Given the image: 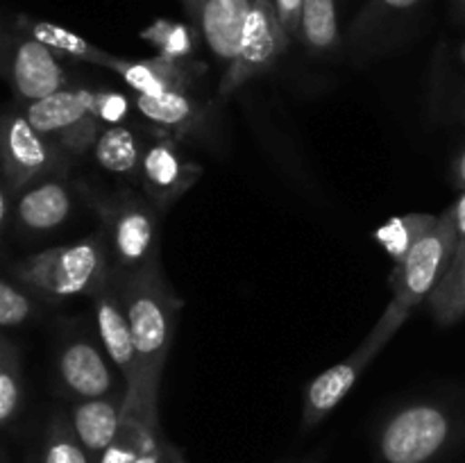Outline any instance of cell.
Returning a JSON list of instances; mask_svg holds the SVG:
<instances>
[{"instance_id": "6", "label": "cell", "mask_w": 465, "mask_h": 463, "mask_svg": "<svg viewBox=\"0 0 465 463\" xmlns=\"http://www.w3.org/2000/svg\"><path fill=\"white\" fill-rule=\"evenodd\" d=\"M289 44L291 39L282 27L280 18H277L275 3L272 0H254L248 21H245L243 34H241L236 57L225 68L221 84H218L221 98H230L250 80L271 73L282 59V54L289 50Z\"/></svg>"}, {"instance_id": "33", "label": "cell", "mask_w": 465, "mask_h": 463, "mask_svg": "<svg viewBox=\"0 0 465 463\" xmlns=\"http://www.w3.org/2000/svg\"><path fill=\"white\" fill-rule=\"evenodd\" d=\"M450 216H452L454 227H457V236H459V243H465V191L461 198L448 209Z\"/></svg>"}, {"instance_id": "13", "label": "cell", "mask_w": 465, "mask_h": 463, "mask_svg": "<svg viewBox=\"0 0 465 463\" xmlns=\"http://www.w3.org/2000/svg\"><path fill=\"white\" fill-rule=\"evenodd\" d=\"M366 368L368 363L357 352H352L345 361L327 368L316 379H312V384L304 389L302 429H313L318 422L325 420L343 402L345 395L352 390V386L357 384V379Z\"/></svg>"}, {"instance_id": "14", "label": "cell", "mask_w": 465, "mask_h": 463, "mask_svg": "<svg viewBox=\"0 0 465 463\" xmlns=\"http://www.w3.org/2000/svg\"><path fill=\"white\" fill-rule=\"evenodd\" d=\"M64 68L48 45L41 41H23L14 57V84L27 100H41L54 91L64 89Z\"/></svg>"}, {"instance_id": "34", "label": "cell", "mask_w": 465, "mask_h": 463, "mask_svg": "<svg viewBox=\"0 0 465 463\" xmlns=\"http://www.w3.org/2000/svg\"><path fill=\"white\" fill-rule=\"evenodd\" d=\"M452 180H454V186H457V189L465 191V148L457 154V159H454Z\"/></svg>"}, {"instance_id": "17", "label": "cell", "mask_w": 465, "mask_h": 463, "mask_svg": "<svg viewBox=\"0 0 465 463\" xmlns=\"http://www.w3.org/2000/svg\"><path fill=\"white\" fill-rule=\"evenodd\" d=\"M145 143L127 125H104L94 145V157L103 171L141 184V162Z\"/></svg>"}, {"instance_id": "2", "label": "cell", "mask_w": 465, "mask_h": 463, "mask_svg": "<svg viewBox=\"0 0 465 463\" xmlns=\"http://www.w3.org/2000/svg\"><path fill=\"white\" fill-rule=\"evenodd\" d=\"M457 248V227H454L450 212H443L439 216V222L413 245L411 252L402 261L395 263L393 275H391L393 298H391L389 307L381 313L380 320L375 322L371 334L366 336V340L354 350L368 366L386 348V343L398 334V330L407 322L413 309L427 302L431 291L439 286V281L448 272Z\"/></svg>"}, {"instance_id": "31", "label": "cell", "mask_w": 465, "mask_h": 463, "mask_svg": "<svg viewBox=\"0 0 465 463\" xmlns=\"http://www.w3.org/2000/svg\"><path fill=\"white\" fill-rule=\"evenodd\" d=\"M18 404V384L12 372H0V422L7 420Z\"/></svg>"}, {"instance_id": "29", "label": "cell", "mask_w": 465, "mask_h": 463, "mask_svg": "<svg viewBox=\"0 0 465 463\" xmlns=\"http://www.w3.org/2000/svg\"><path fill=\"white\" fill-rule=\"evenodd\" d=\"M30 316V300L7 281H0V327H12Z\"/></svg>"}, {"instance_id": "12", "label": "cell", "mask_w": 465, "mask_h": 463, "mask_svg": "<svg viewBox=\"0 0 465 463\" xmlns=\"http://www.w3.org/2000/svg\"><path fill=\"white\" fill-rule=\"evenodd\" d=\"M252 5L254 0H203L195 12L204 44L227 66L236 57Z\"/></svg>"}, {"instance_id": "4", "label": "cell", "mask_w": 465, "mask_h": 463, "mask_svg": "<svg viewBox=\"0 0 465 463\" xmlns=\"http://www.w3.org/2000/svg\"><path fill=\"white\" fill-rule=\"evenodd\" d=\"M457 422L445 404L418 399L391 413L377 434L381 463H431L450 448Z\"/></svg>"}, {"instance_id": "37", "label": "cell", "mask_w": 465, "mask_h": 463, "mask_svg": "<svg viewBox=\"0 0 465 463\" xmlns=\"http://www.w3.org/2000/svg\"><path fill=\"white\" fill-rule=\"evenodd\" d=\"M168 463H184V461H182V454L175 452V454H173V458H171V461H168Z\"/></svg>"}, {"instance_id": "21", "label": "cell", "mask_w": 465, "mask_h": 463, "mask_svg": "<svg viewBox=\"0 0 465 463\" xmlns=\"http://www.w3.org/2000/svg\"><path fill=\"white\" fill-rule=\"evenodd\" d=\"M436 222H439V216L434 213H404L377 227L375 241L386 250L393 263H400Z\"/></svg>"}, {"instance_id": "19", "label": "cell", "mask_w": 465, "mask_h": 463, "mask_svg": "<svg viewBox=\"0 0 465 463\" xmlns=\"http://www.w3.org/2000/svg\"><path fill=\"white\" fill-rule=\"evenodd\" d=\"M5 141H7L9 162L16 166L23 177L45 171L54 162V154L45 143V136L36 132L27 118H12L7 132H5Z\"/></svg>"}, {"instance_id": "35", "label": "cell", "mask_w": 465, "mask_h": 463, "mask_svg": "<svg viewBox=\"0 0 465 463\" xmlns=\"http://www.w3.org/2000/svg\"><path fill=\"white\" fill-rule=\"evenodd\" d=\"M182 3H186V7H189L191 12H198V7H200V3H203V0H182Z\"/></svg>"}, {"instance_id": "26", "label": "cell", "mask_w": 465, "mask_h": 463, "mask_svg": "<svg viewBox=\"0 0 465 463\" xmlns=\"http://www.w3.org/2000/svg\"><path fill=\"white\" fill-rule=\"evenodd\" d=\"M418 3H420V0H371L368 7L363 9V12L359 14L357 21H354L352 34L350 36H352L354 44L361 45L363 41L375 36L389 18L409 12V9L416 7Z\"/></svg>"}, {"instance_id": "8", "label": "cell", "mask_w": 465, "mask_h": 463, "mask_svg": "<svg viewBox=\"0 0 465 463\" xmlns=\"http://www.w3.org/2000/svg\"><path fill=\"white\" fill-rule=\"evenodd\" d=\"M27 121L44 136H59L71 153L82 154L94 148L103 123L91 109L89 89H59L27 107Z\"/></svg>"}, {"instance_id": "7", "label": "cell", "mask_w": 465, "mask_h": 463, "mask_svg": "<svg viewBox=\"0 0 465 463\" xmlns=\"http://www.w3.org/2000/svg\"><path fill=\"white\" fill-rule=\"evenodd\" d=\"M95 325H98V339L104 354L121 375L125 384V407L123 416L139 418L148 422L143 416V399H141V377L139 363H136L134 340H132L130 320H127V309L123 302L121 284H118L116 272L107 280V284L94 295Z\"/></svg>"}, {"instance_id": "23", "label": "cell", "mask_w": 465, "mask_h": 463, "mask_svg": "<svg viewBox=\"0 0 465 463\" xmlns=\"http://www.w3.org/2000/svg\"><path fill=\"white\" fill-rule=\"evenodd\" d=\"M300 41L313 54H327L339 45V21L334 0H304Z\"/></svg>"}, {"instance_id": "9", "label": "cell", "mask_w": 465, "mask_h": 463, "mask_svg": "<svg viewBox=\"0 0 465 463\" xmlns=\"http://www.w3.org/2000/svg\"><path fill=\"white\" fill-rule=\"evenodd\" d=\"M203 177V166L191 162L168 136L145 145L141 162V189L145 198L163 212L175 204Z\"/></svg>"}, {"instance_id": "38", "label": "cell", "mask_w": 465, "mask_h": 463, "mask_svg": "<svg viewBox=\"0 0 465 463\" xmlns=\"http://www.w3.org/2000/svg\"><path fill=\"white\" fill-rule=\"evenodd\" d=\"M459 57H461V62H463V66H465V44L461 45V50H459Z\"/></svg>"}, {"instance_id": "32", "label": "cell", "mask_w": 465, "mask_h": 463, "mask_svg": "<svg viewBox=\"0 0 465 463\" xmlns=\"http://www.w3.org/2000/svg\"><path fill=\"white\" fill-rule=\"evenodd\" d=\"M175 452H177V449L173 448V445L168 443L166 438H163L162 443H157L154 448H150L148 452L141 454V457L136 458V463H168Z\"/></svg>"}, {"instance_id": "40", "label": "cell", "mask_w": 465, "mask_h": 463, "mask_svg": "<svg viewBox=\"0 0 465 463\" xmlns=\"http://www.w3.org/2000/svg\"><path fill=\"white\" fill-rule=\"evenodd\" d=\"M0 372H3V363H0Z\"/></svg>"}, {"instance_id": "20", "label": "cell", "mask_w": 465, "mask_h": 463, "mask_svg": "<svg viewBox=\"0 0 465 463\" xmlns=\"http://www.w3.org/2000/svg\"><path fill=\"white\" fill-rule=\"evenodd\" d=\"M427 304L440 327L457 325L465 318V243H459L448 272L431 291Z\"/></svg>"}, {"instance_id": "24", "label": "cell", "mask_w": 465, "mask_h": 463, "mask_svg": "<svg viewBox=\"0 0 465 463\" xmlns=\"http://www.w3.org/2000/svg\"><path fill=\"white\" fill-rule=\"evenodd\" d=\"M32 39L41 41L44 45H48L50 50H57V53L68 54V57H75L80 62L95 64V66L112 68L116 54H109L107 50H100L95 45H91L89 41H84L82 36H77L75 32H68L64 27L54 25V23L36 21L30 25Z\"/></svg>"}, {"instance_id": "28", "label": "cell", "mask_w": 465, "mask_h": 463, "mask_svg": "<svg viewBox=\"0 0 465 463\" xmlns=\"http://www.w3.org/2000/svg\"><path fill=\"white\" fill-rule=\"evenodd\" d=\"M44 463H94V458L73 431V434H62L50 440Z\"/></svg>"}, {"instance_id": "1", "label": "cell", "mask_w": 465, "mask_h": 463, "mask_svg": "<svg viewBox=\"0 0 465 463\" xmlns=\"http://www.w3.org/2000/svg\"><path fill=\"white\" fill-rule=\"evenodd\" d=\"M116 277L139 363L143 416L150 425H159V386L175 340L182 298L163 275L162 261L150 263L132 275Z\"/></svg>"}, {"instance_id": "10", "label": "cell", "mask_w": 465, "mask_h": 463, "mask_svg": "<svg viewBox=\"0 0 465 463\" xmlns=\"http://www.w3.org/2000/svg\"><path fill=\"white\" fill-rule=\"evenodd\" d=\"M134 94L159 95L166 91H193L195 80L204 73V64L193 59H168L157 54L150 59H114L112 68Z\"/></svg>"}, {"instance_id": "27", "label": "cell", "mask_w": 465, "mask_h": 463, "mask_svg": "<svg viewBox=\"0 0 465 463\" xmlns=\"http://www.w3.org/2000/svg\"><path fill=\"white\" fill-rule=\"evenodd\" d=\"M132 104L134 103L118 91H91V109L103 125H123Z\"/></svg>"}, {"instance_id": "36", "label": "cell", "mask_w": 465, "mask_h": 463, "mask_svg": "<svg viewBox=\"0 0 465 463\" xmlns=\"http://www.w3.org/2000/svg\"><path fill=\"white\" fill-rule=\"evenodd\" d=\"M3 218H5V198L3 193H0V222H3Z\"/></svg>"}, {"instance_id": "18", "label": "cell", "mask_w": 465, "mask_h": 463, "mask_svg": "<svg viewBox=\"0 0 465 463\" xmlns=\"http://www.w3.org/2000/svg\"><path fill=\"white\" fill-rule=\"evenodd\" d=\"M71 193L59 182H44L18 202V218L30 230H53L71 216Z\"/></svg>"}, {"instance_id": "11", "label": "cell", "mask_w": 465, "mask_h": 463, "mask_svg": "<svg viewBox=\"0 0 465 463\" xmlns=\"http://www.w3.org/2000/svg\"><path fill=\"white\" fill-rule=\"evenodd\" d=\"M114 370L116 368L112 366L107 354H103V350L95 348L91 340H73L59 357V372H62L64 384L82 399L112 395L116 386Z\"/></svg>"}, {"instance_id": "39", "label": "cell", "mask_w": 465, "mask_h": 463, "mask_svg": "<svg viewBox=\"0 0 465 463\" xmlns=\"http://www.w3.org/2000/svg\"><path fill=\"white\" fill-rule=\"evenodd\" d=\"M459 3H461V7H463V12H465V0H459Z\"/></svg>"}, {"instance_id": "5", "label": "cell", "mask_w": 465, "mask_h": 463, "mask_svg": "<svg viewBox=\"0 0 465 463\" xmlns=\"http://www.w3.org/2000/svg\"><path fill=\"white\" fill-rule=\"evenodd\" d=\"M35 286L45 289L59 298L91 295L94 298L112 277V254L103 234L48 250L30 261L25 268Z\"/></svg>"}, {"instance_id": "16", "label": "cell", "mask_w": 465, "mask_h": 463, "mask_svg": "<svg viewBox=\"0 0 465 463\" xmlns=\"http://www.w3.org/2000/svg\"><path fill=\"white\" fill-rule=\"evenodd\" d=\"M134 107L148 123L168 134H186L203 121L204 103L193 91H166L159 95H134Z\"/></svg>"}, {"instance_id": "3", "label": "cell", "mask_w": 465, "mask_h": 463, "mask_svg": "<svg viewBox=\"0 0 465 463\" xmlns=\"http://www.w3.org/2000/svg\"><path fill=\"white\" fill-rule=\"evenodd\" d=\"M116 275H132L159 261V212L148 198L132 191L94 195Z\"/></svg>"}, {"instance_id": "25", "label": "cell", "mask_w": 465, "mask_h": 463, "mask_svg": "<svg viewBox=\"0 0 465 463\" xmlns=\"http://www.w3.org/2000/svg\"><path fill=\"white\" fill-rule=\"evenodd\" d=\"M141 39L148 41L162 57L180 59V62L193 57L195 45H198L193 27L184 25V23L166 21V18H157L145 30H141Z\"/></svg>"}, {"instance_id": "22", "label": "cell", "mask_w": 465, "mask_h": 463, "mask_svg": "<svg viewBox=\"0 0 465 463\" xmlns=\"http://www.w3.org/2000/svg\"><path fill=\"white\" fill-rule=\"evenodd\" d=\"M162 425H150L139 418L123 416V425L116 438L95 458V463H136V458L157 443H162Z\"/></svg>"}, {"instance_id": "15", "label": "cell", "mask_w": 465, "mask_h": 463, "mask_svg": "<svg viewBox=\"0 0 465 463\" xmlns=\"http://www.w3.org/2000/svg\"><path fill=\"white\" fill-rule=\"evenodd\" d=\"M125 395H104V398L82 399L73 409V431L91 457L98 458L116 438L123 425Z\"/></svg>"}, {"instance_id": "30", "label": "cell", "mask_w": 465, "mask_h": 463, "mask_svg": "<svg viewBox=\"0 0 465 463\" xmlns=\"http://www.w3.org/2000/svg\"><path fill=\"white\" fill-rule=\"evenodd\" d=\"M272 3H275L277 18H280L282 27H284V32L289 34V39H300L304 0H272Z\"/></svg>"}]
</instances>
